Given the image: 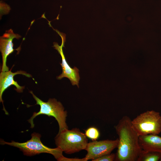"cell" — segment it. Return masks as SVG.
I'll return each mask as SVG.
<instances>
[{"instance_id":"obj_1","label":"cell","mask_w":161,"mask_h":161,"mask_svg":"<svg viewBox=\"0 0 161 161\" xmlns=\"http://www.w3.org/2000/svg\"><path fill=\"white\" fill-rule=\"evenodd\" d=\"M131 120L123 116L115 127L118 137L115 161H137L142 150L139 137L132 127Z\"/></svg>"},{"instance_id":"obj_2","label":"cell","mask_w":161,"mask_h":161,"mask_svg":"<svg viewBox=\"0 0 161 161\" xmlns=\"http://www.w3.org/2000/svg\"><path fill=\"white\" fill-rule=\"evenodd\" d=\"M30 93L36 101V105L40 106L39 111L34 112L31 118L28 120L31 124V128H33L35 125L33 119L37 116L41 114L54 117L57 121L59 125V133L65 129H68L66 123L67 112L64 110L62 104L55 98H50L47 102H44L35 95L32 91Z\"/></svg>"},{"instance_id":"obj_3","label":"cell","mask_w":161,"mask_h":161,"mask_svg":"<svg viewBox=\"0 0 161 161\" xmlns=\"http://www.w3.org/2000/svg\"><path fill=\"white\" fill-rule=\"evenodd\" d=\"M55 143L57 147L67 154L85 150L88 143L85 134L77 128L65 129L58 133Z\"/></svg>"},{"instance_id":"obj_4","label":"cell","mask_w":161,"mask_h":161,"mask_svg":"<svg viewBox=\"0 0 161 161\" xmlns=\"http://www.w3.org/2000/svg\"><path fill=\"white\" fill-rule=\"evenodd\" d=\"M40 134L34 132L31 134V138L27 141L20 143L12 141L11 142L0 140L2 145H7L19 148L24 154L27 156H32L42 153L50 154L59 161H62L64 156L63 155L62 151L59 148H51L44 145L41 142Z\"/></svg>"},{"instance_id":"obj_5","label":"cell","mask_w":161,"mask_h":161,"mask_svg":"<svg viewBox=\"0 0 161 161\" xmlns=\"http://www.w3.org/2000/svg\"><path fill=\"white\" fill-rule=\"evenodd\" d=\"M131 125L139 136L158 135L161 132V115L154 110L147 111L131 121Z\"/></svg>"},{"instance_id":"obj_6","label":"cell","mask_w":161,"mask_h":161,"mask_svg":"<svg viewBox=\"0 0 161 161\" xmlns=\"http://www.w3.org/2000/svg\"><path fill=\"white\" fill-rule=\"evenodd\" d=\"M118 138L115 140H94L88 143L85 149L87 153L84 158V161H92L103 155L110 154L117 148Z\"/></svg>"},{"instance_id":"obj_7","label":"cell","mask_w":161,"mask_h":161,"mask_svg":"<svg viewBox=\"0 0 161 161\" xmlns=\"http://www.w3.org/2000/svg\"><path fill=\"white\" fill-rule=\"evenodd\" d=\"M55 31L61 36L62 39V43L61 46L59 45L57 42H54L53 43V47L60 55L62 58V63L60 64L62 72L57 77V78L60 80L64 77L66 78L69 80L72 85H76L79 87L78 84L80 79L79 70L76 67L72 68L70 66L65 59L63 50V48L64 47V44L66 41V35L57 30L55 29Z\"/></svg>"},{"instance_id":"obj_8","label":"cell","mask_w":161,"mask_h":161,"mask_svg":"<svg viewBox=\"0 0 161 161\" xmlns=\"http://www.w3.org/2000/svg\"><path fill=\"white\" fill-rule=\"evenodd\" d=\"M21 37L18 34L14 33L12 29L6 30L3 35L0 38V50L1 53L2 64L1 71H9V68L6 65L7 58L14 50H18L19 48L16 49H13V40L14 38L17 39Z\"/></svg>"},{"instance_id":"obj_9","label":"cell","mask_w":161,"mask_h":161,"mask_svg":"<svg viewBox=\"0 0 161 161\" xmlns=\"http://www.w3.org/2000/svg\"><path fill=\"white\" fill-rule=\"evenodd\" d=\"M18 74H21L29 78L32 77L31 75L21 70L13 72L11 69L7 71H1L0 73V101L2 103L3 105V93L10 86H14L16 88V90L18 92H22L24 89V86H20L14 79L15 75Z\"/></svg>"},{"instance_id":"obj_10","label":"cell","mask_w":161,"mask_h":161,"mask_svg":"<svg viewBox=\"0 0 161 161\" xmlns=\"http://www.w3.org/2000/svg\"><path fill=\"white\" fill-rule=\"evenodd\" d=\"M139 143L142 150L161 153V137L150 134L139 137Z\"/></svg>"},{"instance_id":"obj_11","label":"cell","mask_w":161,"mask_h":161,"mask_svg":"<svg viewBox=\"0 0 161 161\" xmlns=\"http://www.w3.org/2000/svg\"><path fill=\"white\" fill-rule=\"evenodd\" d=\"M161 157V153L142 150L137 161H158Z\"/></svg>"},{"instance_id":"obj_12","label":"cell","mask_w":161,"mask_h":161,"mask_svg":"<svg viewBox=\"0 0 161 161\" xmlns=\"http://www.w3.org/2000/svg\"><path fill=\"white\" fill-rule=\"evenodd\" d=\"M85 134L87 137L93 141L96 140L100 136L99 130L94 127H90L88 128L85 131Z\"/></svg>"},{"instance_id":"obj_13","label":"cell","mask_w":161,"mask_h":161,"mask_svg":"<svg viewBox=\"0 0 161 161\" xmlns=\"http://www.w3.org/2000/svg\"><path fill=\"white\" fill-rule=\"evenodd\" d=\"M116 154L110 153L99 157L92 161H115Z\"/></svg>"},{"instance_id":"obj_14","label":"cell","mask_w":161,"mask_h":161,"mask_svg":"<svg viewBox=\"0 0 161 161\" xmlns=\"http://www.w3.org/2000/svg\"><path fill=\"white\" fill-rule=\"evenodd\" d=\"M0 10L1 18L3 15L9 13L11 10V8L9 5L1 1L0 2Z\"/></svg>"},{"instance_id":"obj_15","label":"cell","mask_w":161,"mask_h":161,"mask_svg":"<svg viewBox=\"0 0 161 161\" xmlns=\"http://www.w3.org/2000/svg\"><path fill=\"white\" fill-rule=\"evenodd\" d=\"M160 161H161V158H160Z\"/></svg>"}]
</instances>
